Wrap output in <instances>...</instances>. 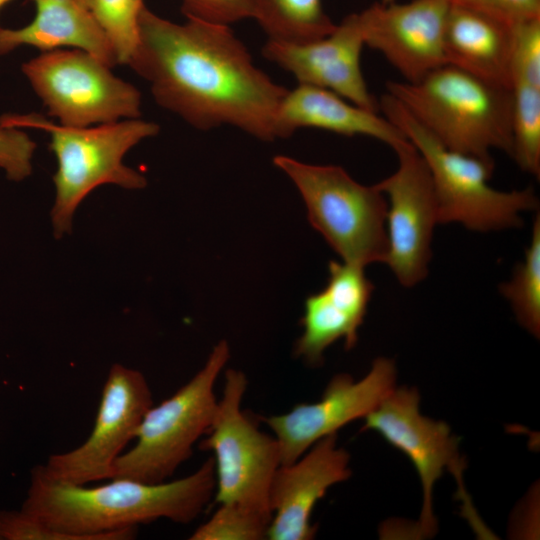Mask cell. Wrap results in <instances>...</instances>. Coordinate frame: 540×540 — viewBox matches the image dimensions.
I'll return each mask as SVG.
<instances>
[{"instance_id":"obj_1","label":"cell","mask_w":540,"mask_h":540,"mask_svg":"<svg viewBox=\"0 0 540 540\" xmlns=\"http://www.w3.org/2000/svg\"><path fill=\"white\" fill-rule=\"evenodd\" d=\"M155 101L197 129L221 125L262 141L278 139L277 112L288 91L257 68L229 25L164 19L146 6L128 63Z\"/></svg>"},{"instance_id":"obj_2","label":"cell","mask_w":540,"mask_h":540,"mask_svg":"<svg viewBox=\"0 0 540 540\" xmlns=\"http://www.w3.org/2000/svg\"><path fill=\"white\" fill-rule=\"evenodd\" d=\"M215 488L212 457L192 474L173 481L112 478L92 487L54 480L37 465L31 471L21 509L74 540H131L137 536L139 524L159 519L192 522Z\"/></svg>"},{"instance_id":"obj_3","label":"cell","mask_w":540,"mask_h":540,"mask_svg":"<svg viewBox=\"0 0 540 540\" xmlns=\"http://www.w3.org/2000/svg\"><path fill=\"white\" fill-rule=\"evenodd\" d=\"M386 93L446 148L493 160L512 154L511 91L450 64L418 82L388 81Z\"/></svg>"},{"instance_id":"obj_4","label":"cell","mask_w":540,"mask_h":540,"mask_svg":"<svg viewBox=\"0 0 540 540\" xmlns=\"http://www.w3.org/2000/svg\"><path fill=\"white\" fill-rule=\"evenodd\" d=\"M0 125L35 128L50 135V149L57 160L53 175L56 195L51 224L56 238L72 230L74 214L87 195L104 184L129 190L142 189L146 178L123 163L125 154L145 138L155 136L154 122L127 119L94 127L57 125L40 114H5Z\"/></svg>"},{"instance_id":"obj_5","label":"cell","mask_w":540,"mask_h":540,"mask_svg":"<svg viewBox=\"0 0 540 540\" xmlns=\"http://www.w3.org/2000/svg\"><path fill=\"white\" fill-rule=\"evenodd\" d=\"M384 116L397 126L424 159L437 202L438 223H459L471 231L520 227L521 214L535 211L539 200L532 187L500 191L489 185L494 161L446 148L391 95L379 100Z\"/></svg>"},{"instance_id":"obj_6","label":"cell","mask_w":540,"mask_h":540,"mask_svg":"<svg viewBox=\"0 0 540 540\" xmlns=\"http://www.w3.org/2000/svg\"><path fill=\"white\" fill-rule=\"evenodd\" d=\"M274 165L298 189L311 226L342 261L365 267L387 254V201L376 185L355 181L342 167L277 155Z\"/></svg>"},{"instance_id":"obj_7","label":"cell","mask_w":540,"mask_h":540,"mask_svg":"<svg viewBox=\"0 0 540 540\" xmlns=\"http://www.w3.org/2000/svg\"><path fill=\"white\" fill-rule=\"evenodd\" d=\"M230 355L228 343H217L204 366L172 396L145 413L135 445L117 459L113 478L160 483L188 460L207 433L217 402L214 387Z\"/></svg>"},{"instance_id":"obj_8","label":"cell","mask_w":540,"mask_h":540,"mask_svg":"<svg viewBox=\"0 0 540 540\" xmlns=\"http://www.w3.org/2000/svg\"><path fill=\"white\" fill-rule=\"evenodd\" d=\"M246 388L243 372H225L222 397L199 447L214 453L215 503H237L272 513L269 489L281 465L280 449L276 438L260 431L241 410Z\"/></svg>"},{"instance_id":"obj_9","label":"cell","mask_w":540,"mask_h":540,"mask_svg":"<svg viewBox=\"0 0 540 540\" xmlns=\"http://www.w3.org/2000/svg\"><path fill=\"white\" fill-rule=\"evenodd\" d=\"M21 69L49 115L62 125L87 127L141 115L138 89L83 50L42 52Z\"/></svg>"},{"instance_id":"obj_10","label":"cell","mask_w":540,"mask_h":540,"mask_svg":"<svg viewBox=\"0 0 540 540\" xmlns=\"http://www.w3.org/2000/svg\"><path fill=\"white\" fill-rule=\"evenodd\" d=\"M416 388H395L365 418L362 428L380 434L390 445L403 452L414 465L423 491L420 517L416 523L418 538L433 536L437 520L433 512V488L446 470L457 479L458 494L464 502L465 516L472 525L479 524L465 491L462 474L464 461L459 455L456 436L442 422L423 416Z\"/></svg>"},{"instance_id":"obj_11","label":"cell","mask_w":540,"mask_h":540,"mask_svg":"<svg viewBox=\"0 0 540 540\" xmlns=\"http://www.w3.org/2000/svg\"><path fill=\"white\" fill-rule=\"evenodd\" d=\"M152 405V392L142 372L113 364L90 435L76 448L50 455L41 465L43 471L54 480L73 485L112 479L117 459L135 439Z\"/></svg>"},{"instance_id":"obj_12","label":"cell","mask_w":540,"mask_h":540,"mask_svg":"<svg viewBox=\"0 0 540 540\" xmlns=\"http://www.w3.org/2000/svg\"><path fill=\"white\" fill-rule=\"evenodd\" d=\"M393 150L396 170L375 184L387 201L384 263L409 288L427 276L438 210L431 176L420 153L409 140Z\"/></svg>"},{"instance_id":"obj_13","label":"cell","mask_w":540,"mask_h":540,"mask_svg":"<svg viewBox=\"0 0 540 540\" xmlns=\"http://www.w3.org/2000/svg\"><path fill=\"white\" fill-rule=\"evenodd\" d=\"M395 383L394 361L379 357L362 379L335 375L317 402L300 403L287 413L264 417L278 442L281 465L296 461L318 440L346 424L364 419L395 389Z\"/></svg>"},{"instance_id":"obj_14","label":"cell","mask_w":540,"mask_h":540,"mask_svg":"<svg viewBox=\"0 0 540 540\" xmlns=\"http://www.w3.org/2000/svg\"><path fill=\"white\" fill-rule=\"evenodd\" d=\"M450 3H375L357 13L364 45L381 53L405 82H418L447 64L444 35Z\"/></svg>"},{"instance_id":"obj_15","label":"cell","mask_w":540,"mask_h":540,"mask_svg":"<svg viewBox=\"0 0 540 540\" xmlns=\"http://www.w3.org/2000/svg\"><path fill=\"white\" fill-rule=\"evenodd\" d=\"M364 41L357 13L346 16L327 36L303 44L267 41L263 56L292 73L299 84L330 90L373 111L379 101L370 93L361 70Z\"/></svg>"},{"instance_id":"obj_16","label":"cell","mask_w":540,"mask_h":540,"mask_svg":"<svg viewBox=\"0 0 540 540\" xmlns=\"http://www.w3.org/2000/svg\"><path fill=\"white\" fill-rule=\"evenodd\" d=\"M349 453L337 445V434L314 443L296 461L280 465L269 489L272 519L267 538L310 540L317 528L311 514L327 490L351 475Z\"/></svg>"},{"instance_id":"obj_17","label":"cell","mask_w":540,"mask_h":540,"mask_svg":"<svg viewBox=\"0 0 540 540\" xmlns=\"http://www.w3.org/2000/svg\"><path fill=\"white\" fill-rule=\"evenodd\" d=\"M303 127L345 136H367L392 149L408 141L397 126L378 112L361 108L330 90L298 84L295 89L288 90L280 102L277 137L287 138Z\"/></svg>"},{"instance_id":"obj_18","label":"cell","mask_w":540,"mask_h":540,"mask_svg":"<svg viewBox=\"0 0 540 540\" xmlns=\"http://www.w3.org/2000/svg\"><path fill=\"white\" fill-rule=\"evenodd\" d=\"M450 2L444 35L446 63L510 89L513 24L462 3Z\"/></svg>"},{"instance_id":"obj_19","label":"cell","mask_w":540,"mask_h":540,"mask_svg":"<svg viewBox=\"0 0 540 540\" xmlns=\"http://www.w3.org/2000/svg\"><path fill=\"white\" fill-rule=\"evenodd\" d=\"M34 19L18 29L0 27V55L20 46L42 52L58 47L83 50L110 68L117 64L114 50L90 9L76 0H33Z\"/></svg>"},{"instance_id":"obj_20","label":"cell","mask_w":540,"mask_h":540,"mask_svg":"<svg viewBox=\"0 0 540 540\" xmlns=\"http://www.w3.org/2000/svg\"><path fill=\"white\" fill-rule=\"evenodd\" d=\"M365 315L333 298L324 289L307 297L301 319L303 331L294 353L311 366L323 362L325 350L344 339L346 349L355 346Z\"/></svg>"},{"instance_id":"obj_21","label":"cell","mask_w":540,"mask_h":540,"mask_svg":"<svg viewBox=\"0 0 540 540\" xmlns=\"http://www.w3.org/2000/svg\"><path fill=\"white\" fill-rule=\"evenodd\" d=\"M252 15L269 41L313 42L330 34L334 24L322 0H251Z\"/></svg>"},{"instance_id":"obj_22","label":"cell","mask_w":540,"mask_h":540,"mask_svg":"<svg viewBox=\"0 0 540 540\" xmlns=\"http://www.w3.org/2000/svg\"><path fill=\"white\" fill-rule=\"evenodd\" d=\"M520 323L530 334L540 335V215L534 218L529 246L512 278L499 287Z\"/></svg>"},{"instance_id":"obj_23","label":"cell","mask_w":540,"mask_h":540,"mask_svg":"<svg viewBox=\"0 0 540 540\" xmlns=\"http://www.w3.org/2000/svg\"><path fill=\"white\" fill-rule=\"evenodd\" d=\"M511 91L512 154L520 169L540 176V87L515 83Z\"/></svg>"},{"instance_id":"obj_24","label":"cell","mask_w":540,"mask_h":540,"mask_svg":"<svg viewBox=\"0 0 540 540\" xmlns=\"http://www.w3.org/2000/svg\"><path fill=\"white\" fill-rule=\"evenodd\" d=\"M143 0H91L90 11L105 32L117 64H128L138 44Z\"/></svg>"},{"instance_id":"obj_25","label":"cell","mask_w":540,"mask_h":540,"mask_svg":"<svg viewBox=\"0 0 540 540\" xmlns=\"http://www.w3.org/2000/svg\"><path fill=\"white\" fill-rule=\"evenodd\" d=\"M219 508L189 537L191 540H260L267 538L272 513L237 503Z\"/></svg>"},{"instance_id":"obj_26","label":"cell","mask_w":540,"mask_h":540,"mask_svg":"<svg viewBox=\"0 0 540 540\" xmlns=\"http://www.w3.org/2000/svg\"><path fill=\"white\" fill-rule=\"evenodd\" d=\"M510 80L540 87V17L512 25Z\"/></svg>"},{"instance_id":"obj_27","label":"cell","mask_w":540,"mask_h":540,"mask_svg":"<svg viewBox=\"0 0 540 540\" xmlns=\"http://www.w3.org/2000/svg\"><path fill=\"white\" fill-rule=\"evenodd\" d=\"M35 149L36 143L22 129L0 125V169L10 181L31 175Z\"/></svg>"},{"instance_id":"obj_28","label":"cell","mask_w":540,"mask_h":540,"mask_svg":"<svg viewBox=\"0 0 540 540\" xmlns=\"http://www.w3.org/2000/svg\"><path fill=\"white\" fill-rule=\"evenodd\" d=\"M187 18L230 25L251 18V0H182Z\"/></svg>"},{"instance_id":"obj_29","label":"cell","mask_w":540,"mask_h":540,"mask_svg":"<svg viewBox=\"0 0 540 540\" xmlns=\"http://www.w3.org/2000/svg\"><path fill=\"white\" fill-rule=\"evenodd\" d=\"M0 540H74L19 510H0Z\"/></svg>"},{"instance_id":"obj_30","label":"cell","mask_w":540,"mask_h":540,"mask_svg":"<svg viewBox=\"0 0 540 540\" xmlns=\"http://www.w3.org/2000/svg\"><path fill=\"white\" fill-rule=\"evenodd\" d=\"M483 11L507 23L540 17V0H452Z\"/></svg>"},{"instance_id":"obj_31","label":"cell","mask_w":540,"mask_h":540,"mask_svg":"<svg viewBox=\"0 0 540 540\" xmlns=\"http://www.w3.org/2000/svg\"><path fill=\"white\" fill-rule=\"evenodd\" d=\"M76 1L89 9L91 0H76Z\"/></svg>"},{"instance_id":"obj_32","label":"cell","mask_w":540,"mask_h":540,"mask_svg":"<svg viewBox=\"0 0 540 540\" xmlns=\"http://www.w3.org/2000/svg\"><path fill=\"white\" fill-rule=\"evenodd\" d=\"M11 0H0V10Z\"/></svg>"},{"instance_id":"obj_33","label":"cell","mask_w":540,"mask_h":540,"mask_svg":"<svg viewBox=\"0 0 540 540\" xmlns=\"http://www.w3.org/2000/svg\"><path fill=\"white\" fill-rule=\"evenodd\" d=\"M381 2L384 3V4H387V3L394 2V0H381Z\"/></svg>"}]
</instances>
